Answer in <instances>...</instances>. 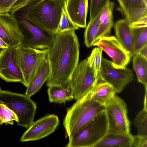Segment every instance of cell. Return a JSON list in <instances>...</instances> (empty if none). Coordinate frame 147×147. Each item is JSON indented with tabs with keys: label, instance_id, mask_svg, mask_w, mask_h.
Returning <instances> with one entry per match:
<instances>
[{
	"label": "cell",
	"instance_id": "6da1fadb",
	"mask_svg": "<svg viewBox=\"0 0 147 147\" xmlns=\"http://www.w3.org/2000/svg\"><path fill=\"white\" fill-rule=\"evenodd\" d=\"M79 53V44L75 31L56 34L47 55L50 68L47 86H56L72 90L71 77L78 64Z\"/></svg>",
	"mask_w": 147,
	"mask_h": 147
},
{
	"label": "cell",
	"instance_id": "d6a6232c",
	"mask_svg": "<svg viewBox=\"0 0 147 147\" xmlns=\"http://www.w3.org/2000/svg\"><path fill=\"white\" fill-rule=\"evenodd\" d=\"M138 53L146 58L147 59V45L144 46L140 49Z\"/></svg>",
	"mask_w": 147,
	"mask_h": 147
},
{
	"label": "cell",
	"instance_id": "277c9868",
	"mask_svg": "<svg viewBox=\"0 0 147 147\" xmlns=\"http://www.w3.org/2000/svg\"><path fill=\"white\" fill-rule=\"evenodd\" d=\"M0 100L17 115L18 125L28 129L34 122L36 104L25 94L0 91Z\"/></svg>",
	"mask_w": 147,
	"mask_h": 147
},
{
	"label": "cell",
	"instance_id": "83f0119b",
	"mask_svg": "<svg viewBox=\"0 0 147 147\" xmlns=\"http://www.w3.org/2000/svg\"><path fill=\"white\" fill-rule=\"evenodd\" d=\"M133 123L138 129L137 135L147 136V111L143 109L136 116Z\"/></svg>",
	"mask_w": 147,
	"mask_h": 147
},
{
	"label": "cell",
	"instance_id": "e575fe53",
	"mask_svg": "<svg viewBox=\"0 0 147 147\" xmlns=\"http://www.w3.org/2000/svg\"><path fill=\"white\" fill-rule=\"evenodd\" d=\"M0 48L1 49H7L9 48L8 45L0 37Z\"/></svg>",
	"mask_w": 147,
	"mask_h": 147
},
{
	"label": "cell",
	"instance_id": "7402d4cb",
	"mask_svg": "<svg viewBox=\"0 0 147 147\" xmlns=\"http://www.w3.org/2000/svg\"><path fill=\"white\" fill-rule=\"evenodd\" d=\"M130 26L132 30L135 54L147 45V19L131 24Z\"/></svg>",
	"mask_w": 147,
	"mask_h": 147
},
{
	"label": "cell",
	"instance_id": "1f68e13d",
	"mask_svg": "<svg viewBox=\"0 0 147 147\" xmlns=\"http://www.w3.org/2000/svg\"><path fill=\"white\" fill-rule=\"evenodd\" d=\"M134 142L133 147H147V136L138 135L133 136Z\"/></svg>",
	"mask_w": 147,
	"mask_h": 147
},
{
	"label": "cell",
	"instance_id": "7c38bea8",
	"mask_svg": "<svg viewBox=\"0 0 147 147\" xmlns=\"http://www.w3.org/2000/svg\"><path fill=\"white\" fill-rule=\"evenodd\" d=\"M101 48L112 59L114 65L118 68L126 67L131 57L115 37L109 36L100 38L93 44Z\"/></svg>",
	"mask_w": 147,
	"mask_h": 147
},
{
	"label": "cell",
	"instance_id": "8d00e7d4",
	"mask_svg": "<svg viewBox=\"0 0 147 147\" xmlns=\"http://www.w3.org/2000/svg\"><path fill=\"white\" fill-rule=\"evenodd\" d=\"M0 49H1L0 48Z\"/></svg>",
	"mask_w": 147,
	"mask_h": 147
},
{
	"label": "cell",
	"instance_id": "d4e9b609",
	"mask_svg": "<svg viewBox=\"0 0 147 147\" xmlns=\"http://www.w3.org/2000/svg\"><path fill=\"white\" fill-rule=\"evenodd\" d=\"M101 11L94 18L90 20L84 34V42L88 47L93 46L98 30Z\"/></svg>",
	"mask_w": 147,
	"mask_h": 147
},
{
	"label": "cell",
	"instance_id": "52a82bcc",
	"mask_svg": "<svg viewBox=\"0 0 147 147\" xmlns=\"http://www.w3.org/2000/svg\"><path fill=\"white\" fill-rule=\"evenodd\" d=\"M98 81L90 67L87 59L81 61L73 72L71 78L74 99L77 100L89 93Z\"/></svg>",
	"mask_w": 147,
	"mask_h": 147
},
{
	"label": "cell",
	"instance_id": "836d02e7",
	"mask_svg": "<svg viewBox=\"0 0 147 147\" xmlns=\"http://www.w3.org/2000/svg\"><path fill=\"white\" fill-rule=\"evenodd\" d=\"M145 92L144 100L143 109L147 111V87L145 88Z\"/></svg>",
	"mask_w": 147,
	"mask_h": 147
},
{
	"label": "cell",
	"instance_id": "44dd1931",
	"mask_svg": "<svg viewBox=\"0 0 147 147\" xmlns=\"http://www.w3.org/2000/svg\"><path fill=\"white\" fill-rule=\"evenodd\" d=\"M116 93L112 85L104 82L97 83L92 91L87 94L90 99L105 106Z\"/></svg>",
	"mask_w": 147,
	"mask_h": 147
},
{
	"label": "cell",
	"instance_id": "2e32d148",
	"mask_svg": "<svg viewBox=\"0 0 147 147\" xmlns=\"http://www.w3.org/2000/svg\"><path fill=\"white\" fill-rule=\"evenodd\" d=\"M88 0H66L64 8L68 15L78 27H86Z\"/></svg>",
	"mask_w": 147,
	"mask_h": 147
},
{
	"label": "cell",
	"instance_id": "9a60e30c",
	"mask_svg": "<svg viewBox=\"0 0 147 147\" xmlns=\"http://www.w3.org/2000/svg\"><path fill=\"white\" fill-rule=\"evenodd\" d=\"M125 18L130 24L147 18V0H117Z\"/></svg>",
	"mask_w": 147,
	"mask_h": 147
},
{
	"label": "cell",
	"instance_id": "f546056e",
	"mask_svg": "<svg viewBox=\"0 0 147 147\" xmlns=\"http://www.w3.org/2000/svg\"><path fill=\"white\" fill-rule=\"evenodd\" d=\"M78 29L79 27L69 18L64 8L63 10L57 33L67 31H75Z\"/></svg>",
	"mask_w": 147,
	"mask_h": 147
},
{
	"label": "cell",
	"instance_id": "d590c367",
	"mask_svg": "<svg viewBox=\"0 0 147 147\" xmlns=\"http://www.w3.org/2000/svg\"><path fill=\"white\" fill-rule=\"evenodd\" d=\"M1 90V89L0 87V90Z\"/></svg>",
	"mask_w": 147,
	"mask_h": 147
},
{
	"label": "cell",
	"instance_id": "603a6c76",
	"mask_svg": "<svg viewBox=\"0 0 147 147\" xmlns=\"http://www.w3.org/2000/svg\"><path fill=\"white\" fill-rule=\"evenodd\" d=\"M47 92L50 102L62 103L74 99L72 90L59 86H49Z\"/></svg>",
	"mask_w": 147,
	"mask_h": 147
},
{
	"label": "cell",
	"instance_id": "ac0fdd59",
	"mask_svg": "<svg viewBox=\"0 0 147 147\" xmlns=\"http://www.w3.org/2000/svg\"><path fill=\"white\" fill-rule=\"evenodd\" d=\"M114 26L116 38L130 57H132L135 53L132 30L129 23L124 18L117 21Z\"/></svg>",
	"mask_w": 147,
	"mask_h": 147
},
{
	"label": "cell",
	"instance_id": "5bb4252c",
	"mask_svg": "<svg viewBox=\"0 0 147 147\" xmlns=\"http://www.w3.org/2000/svg\"><path fill=\"white\" fill-rule=\"evenodd\" d=\"M59 122L56 115L50 114L45 116L33 122L22 135L21 141L37 140L43 138L55 131Z\"/></svg>",
	"mask_w": 147,
	"mask_h": 147
},
{
	"label": "cell",
	"instance_id": "4fadbf2b",
	"mask_svg": "<svg viewBox=\"0 0 147 147\" xmlns=\"http://www.w3.org/2000/svg\"><path fill=\"white\" fill-rule=\"evenodd\" d=\"M16 48L0 51V78L7 82L24 83V77L16 60Z\"/></svg>",
	"mask_w": 147,
	"mask_h": 147
},
{
	"label": "cell",
	"instance_id": "3957f363",
	"mask_svg": "<svg viewBox=\"0 0 147 147\" xmlns=\"http://www.w3.org/2000/svg\"><path fill=\"white\" fill-rule=\"evenodd\" d=\"M67 110L63 121L66 136L69 140L94 117L105 110V107L90 99L86 95Z\"/></svg>",
	"mask_w": 147,
	"mask_h": 147
},
{
	"label": "cell",
	"instance_id": "484cf974",
	"mask_svg": "<svg viewBox=\"0 0 147 147\" xmlns=\"http://www.w3.org/2000/svg\"><path fill=\"white\" fill-rule=\"evenodd\" d=\"M31 0H0V13L14 14L26 6Z\"/></svg>",
	"mask_w": 147,
	"mask_h": 147
},
{
	"label": "cell",
	"instance_id": "8992f818",
	"mask_svg": "<svg viewBox=\"0 0 147 147\" xmlns=\"http://www.w3.org/2000/svg\"><path fill=\"white\" fill-rule=\"evenodd\" d=\"M16 60L27 87L41 61L47 57L48 49H39L22 44L16 48Z\"/></svg>",
	"mask_w": 147,
	"mask_h": 147
},
{
	"label": "cell",
	"instance_id": "cb8c5ba5",
	"mask_svg": "<svg viewBox=\"0 0 147 147\" xmlns=\"http://www.w3.org/2000/svg\"><path fill=\"white\" fill-rule=\"evenodd\" d=\"M133 64L138 81L147 87V59L139 53L133 57Z\"/></svg>",
	"mask_w": 147,
	"mask_h": 147
},
{
	"label": "cell",
	"instance_id": "d6986e66",
	"mask_svg": "<svg viewBox=\"0 0 147 147\" xmlns=\"http://www.w3.org/2000/svg\"><path fill=\"white\" fill-rule=\"evenodd\" d=\"M50 74V68L47 57L43 59L37 68L27 87L25 94L30 97L37 92L47 81Z\"/></svg>",
	"mask_w": 147,
	"mask_h": 147
},
{
	"label": "cell",
	"instance_id": "e0dca14e",
	"mask_svg": "<svg viewBox=\"0 0 147 147\" xmlns=\"http://www.w3.org/2000/svg\"><path fill=\"white\" fill-rule=\"evenodd\" d=\"M134 142V136L130 132L124 133L109 130L94 147H132Z\"/></svg>",
	"mask_w": 147,
	"mask_h": 147
},
{
	"label": "cell",
	"instance_id": "5b68a950",
	"mask_svg": "<svg viewBox=\"0 0 147 147\" xmlns=\"http://www.w3.org/2000/svg\"><path fill=\"white\" fill-rule=\"evenodd\" d=\"M109 130L105 111L100 113L69 140L67 147H94Z\"/></svg>",
	"mask_w": 147,
	"mask_h": 147
},
{
	"label": "cell",
	"instance_id": "9c48e42d",
	"mask_svg": "<svg viewBox=\"0 0 147 147\" xmlns=\"http://www.w3.org/2000/svg\"><path fill=\"white\" fill-rule=\"evenodd\" d=\"M134 77V74L131 69L125 67H116L112 61L102 58L100 79L112 85L116 93L121 92L133 80Z\"/></svg>",
	"mask_w": 147,
	"mask_h": 147
},
{
	"label": "cell",
	"instance_id": "ba28073f",
	"mask_svg": "<svg viewBox=\"0 0 147 147\" xmlns=\"http://www.w3.org/2000/svg\"><path fill=\"white\" fill-rule=\"evenodd\" d=\"M109 130L124 133L130 132V122L126 105L116 95L105 106Z\"/></svg>",
	"mask_w": 147,
	"mask_h": 147
},
{
	"label": "cell",
	"instance_id": "4dcf8cb0",
	"mask_svg": "<svg viewBox=\"0 0 147 147\" xmlns=\"http://www.w3.org/2000/svg\"><path fill=\"white\" fill-rule=\"evenodd\" d=\"M110 0H90V20L95 17Z\"/></svg>",
	"mask_w": 147,
	"mask_h": 147
},
{
	"label": "cell",
	"instance_id": "4316f807",
	"mask_svg": "<svg viewBox=\"0 0 147 147\" xmlns=\"http://www.w3.org/2000/svg\"><path fill=\"white\" fill-rule=\"evenodd\" d=\"M102 50L97 47L94 48L90 55L87 59L88 64L92 69L95 77L100 79V67Z\"/></svg>",
	"mask_w": 147,
	"mask_h": 147
},
{
	"label": "cell",
	"instance_id": "7a4b0ae2",
	"mask_svg": "<svg viewBox=\"0 0 147 147\" xmlns=\"http://www.w3.org/2000/svg\"><path fill=\"white\" fill-rule=\"evenodd\" d=\"M66 0H31L21 10L22 17L38 27L56 34Z\"/></svg>",
	"mask_w": 147,
	"mask_h": 147
},
{
	"label": "cell",
	"instance_id": "8fae6325",
	"mask_svg": "<svg viewBox=\"0 0 147 147\" xmlns=\"http://www.w3.org/2000/svg\"><path fill=\"white\" fill-rule=\"evenodd\" d=\"M0 37L9 48H17L22 44L24 36L14 14L0 13Z\"/></svg>",
	"mask_w": 147,
	"mask_h": 147
},
{
	"label": "cell",
	"instance_id": "30bf717a",
	"mask_svg": "<svg viewBox=\"0 0 147 147\" xmlns=\"http://www.w3.org/2000/svg\"><path fill=\"white\" fill-rule=\"evenodd\" d=\"M20 23L24 27V38L23 44L33 48L48 49L52 44L56 34L44 30L22 17Z\"/></svg>",
	"mask_w": 147,
	"mask_h": 147
},
{
	"label": "cell",
	"instance_id": "ffe728a7",
	"mask_svg": "<svg viewBox=\"0 0 147 147\" xmlns=\"http://www.w3.org/2000/svg\"><path fill=\"white\" fill-rule=\"evenodd\" d=\"M114 7V2L110 1L101 11L99 27L95 42L101 38L110 36L111 29L114 24L113 16Z\"/></svg>",
	"mask_w": 147,
	"mask_h": 147
},
{
	"label": "cell",
	"instance_id": "f1b7e54d",
	"mask_svg": "<svg viewBox=\"0 0 147 147\" xmlns=\"http://www.w3.org/2000/svg\"><path fill=\"white\" fill-rule=\"evenodd\" d=\"M13 121H18L16 114L0 100V125L3 123L13 125Z\"/></svg>",
	"mask_w": 147,
	"mask_h": 147
}]
</instances>
